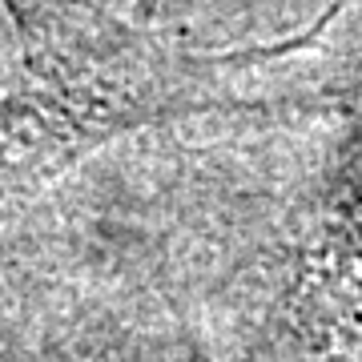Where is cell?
Returning a JSON list of instances; mask_svg holds the SVG:
<instances>
[{
    "instance_id": "1",
    "label": "cell",
    "mask_w": 362,
    "mask_h": 362,
    "mask_svg": "<svg viewBox=\"0 0 362 362\" xmlns=\"http://www.w3.org/2000/svg\"><path fill=\"white\" fill-rule=\"evenodd\" d=\"M25 52L28 89L49 97L93 141L194 117L209 109L266 105L286 85L262 77H294V65L326 45L346 0L298 40L254 52H197L113 16L97 0H0Z\"/></svg>"
},
{
    "instance_id": "2",
    "label": "cell",
    "mask_w": 362,
    "mask_h": 362,
    "mask_svg": "<svg viewBox=\"0 0 362 362\" xmlns=\"http://www.w3.org/2000/svg\"><path fill=\"white\" fill-rule=\"evenodd\" d=\"M93 137L37 89L0 97V209L93 149Z\"/></svg>"
}]
</instances>
